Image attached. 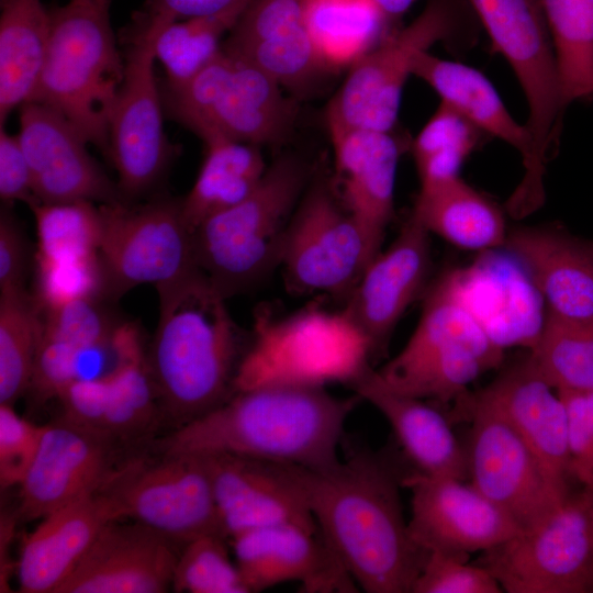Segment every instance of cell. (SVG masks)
<instances>
[{"mask_svg": "<svg viewBox=\"0 0 593 593\" xmlns=\"http://www.w3.org/2000/svg\"><path fill=\"white\" fill-rule=\"evenodd\" d=\"M292 468L318 532L358 588L412 593L428 551L410 534L392 466L353 448L324 470Z\"/></svg>", "mask_w": 593, "mask_h": 593, "instance_id": "obj_1", "label": "cell"}, {"mask_svg": "<svg viewBox=\"0 0 593 593\" xmlns=\"http://www.w3.org/2000/svg\"><path fill=\"white\" fill-rule=\"evenodd\" d=\"M361 399L325 388L239 391L164 438L163 455H232L324 470L335 466L345 423Z\"/></svg>", "mask_w": 593, "mask_h": 593, "instance_id": "obj_2", "label": "cell"}, {"mask_svg": "<svg viewBox=\"0 0 593 593\" xmlns=\"http://www.w3.org/2000/svg\"><path fill=\"white\" fill-rule=\"evenodd\" d=\"M156 290L159 318L147 361L161 412L178 427L235 394L250 342L200 269Z\"/></svg>", "mask_w": 593, "mask_h": 593, "instance_id": "obj_3", "label": "cell"}, {"mask_svg": "<svg viewBox=\"0 0 593 593\" xmlns=\"http://www.w3.org/2000/svg\"><path fill=\"white\" fill-rule=\"evenodd\" d=\"M312 177L304 159L282 155L248 197L197 226V266L226 299L280 266L292 216Z\"/></svg>", "mask_w": 593, "mask_h": 593, "instance_id": "obj_4", "label": "cell"}, {"mask_svg": "<svg viewBox=\"0 0 593 593\" xmlns=\"http://www.w3.org/2000/svg\"><path fill=\"white\" fill-rule=\"evenodd\" d=\"M109 0H69L49 10L45 65L32 101L65 116L109 153V126L124 78Z\"/></svg>", "mask_w": 593, "mask_h": 593, "instance_id": "obj_5", "label": "cell"}, {"mask_svg": "<svg viewBox=\"0 0 593 593\" xmlns=\"http://www.w3.org/2000/svg\"><path fill=\"white\" fill-rule=\"evenodd\" d=\"M490 38L492 49L506 59L522 87L529 114L525 124L533 156L510 195L522 212H535L546 199L547 164L557 153L566 110L550 31L540 0H469Z\"/></svg>", "mask_w": 593, "mask_h": 593, "instance_id": "obj_6", "label": "cell"}, {"mask_svg": "<svg viewBox=\"0 0 593 593\" xmlns=\"http://www.w3.org/2000/svg\"><path fill=\"white\" fill-rule=\"evenodd\" d=\"M479 20L469 0H426L406 26L391 30L349 69L326 109V123L395 130L402 92L415 56L441 43L454 54L473 48Z\"/></svg>", "mask_w": 593, "mask_h": 593, "instance_id": "obj_7", "label": "cell"}, {"mask_svg": "<svg viewBox=\"0 0 593 593\" xmlns=\"http://www.w3.org/2000/svg\"><path fill=\"white\" fill-rule=\"evenodd\" d=\"M502 358L503 348L465 302L457 275L449 273L427 293L406 345L378 372L401 393L447 403Z\"/></svg>", "mask_w": 593, "mask_h": 593, "instance_id": "obj_8", "label": "cell"}, {"mask_svg": "<svg viewBox=\"0 0 593 593\" xmlns=\"http://www.w3.org/2000/svg\"><path fill=\"white\" fill-rule=\"evenodd\" d=\"M371 362L366 337L342 310H305L278 320L259 315L235 393L267 385H348Z\"/></svg>", "mask_w": 593, "mask_h": 593, "instance_id": "obj_9", "label": "cell"}, {"mask_svg": "<svg viewBox=\"0 0 593 593\" xmlns=\"http://www.w3.org/2000/svg\"><path fill=\"white\" fill-rule=\"evenodd\" d=\"M166 104L204 144H277L289 136L298 115L295 101L275 79L223 49L189 80L167 87Z\"/></svg>", "mask_w": 593, "mask_h": 593, "instance_id": "obj_10", "label": "cell"}, {"mask_svg": "<svg viewBox=\"0 0 593 593\" xmlns=\"http://www.w3.org/2000/svg\"><path fill=\"white\" fill-rule=\"evenodd\" d=\"M593 489L570 491L551 511L485 550L478 564L508 593L593 592Z\"/></svg>", "mask_w": 593, "mask_h": 593, "instance_id": "obj_11", "label": "cell"}, {"mask_svg": "<svg viewBox=\"0 0 593 593\" xmlns=\"http://www.w3.org/2000/svg\"><path fill=\"white\" fill-rule=\"evenodd\" d=\"M379 239L340 202L334 188L313 177L292 216L280 266L296 293H349L380 253Z\"/></svg>", "mask_w": 593, "mask_h": 593, "instance_id": "obj_12", "label": "cell"}, {"mask_svg": "<svg viewBox=\"0 0 593 593\" xmlns=\"http://www.w3.org/2000/svg\"><path fill=\"white\" fill-rule=\"evenodd\" d=\"M99 257L108 299L119 300L139 284L157 287L199 269L181 199L119 201L99 204Z\"/></svg>", "mask_w": 593, "mask_h": 593, "instance_id": "obj_13", "label": "cell"}, {"mask_svg": "<svg viewBox=\"0 0 593 593\" xmlns=\"http://www.w3.org/2000/svg\"><path fill=\"white\" fill-rule=\"evenodd\" d=\"M103 489L115 500L124 518L174 542L184 545L208 534L225 536L203 456L163 455L153 465L134 461L118 468Z\"/></svg>", "mask_w": 593, "mask_h": 593, "instance_id": "obj_14", "label": "cell"}, {"mask_svg": "<svg viewBox=\"0 0 593 593\" xmlns=\"http://www.w3.org/2000/svg\"><path fill=\"white\" fill-rule=\"evenodd\" d=\"M155 25L138 16L109 126L108 155L125 201L152 190L161 180L172 156L155 76Z\"/></svg>", "mask_w": 593, "mask_h": 593, "instance_id": "obj_15", "label": "cell"}, {"mask_svg": "<svg viewBox=\"0 0 593 593\" xmlns=\"http://www.w3.org/2000/svg\"><path fill=\"white\" fill-rule=\"evenodd\" d=\"M456 402L472 422L467 449L470 483L521 528L567 496L571 490L564 493L550 483L525 441L479 391H468Z\"/></svg>", "mask_w": 593, "mask_h": 593, "instance_id": "obj_16", "label": "cell"}, {"mask_svg": "<svg viewBox=\"0 0 593 593\" xmlns=\"http://www.w3.org/2000/svg\"><path fill=\"white\" fill-rule=\"evenodd\" d=\"M402 483L412 492L410 534L428 552L468 558L521 529L507 513L461 479L414 473Z\"/></svg>", "mask_w": 593, "mask_h": 593, "instance_id": "obj_17", "label": "cell"}, {"mask_svg": "<svg viewBox=\"0 0 593 593\" xmlns=\"http://www.w3.org/2000/svg\"><path fill=\"white\" fill-rule=\"evenodd\" d=\"M19 110L18 137L38 202L125 201L118 183L90 155L87 139L65 116L35 101Z\"/></svg>", "mask_w": 593, "mask_h": 593, "instance_id": "obj_18", "label": "cell"}, {"mask_svg": "<svg viewBox=\"0 0 593 593\" xmlns=\"http://www.w3.org/2000/svg\"><path fill=\"white\" fill-rule=\"evenodd\" d=\"M114 444L64 417L45 425L37 452L20 484V517L43 518L102 490L118 470Z\"/></svg>", "mask_w": 593, "mask_h": 593, "instance_id": "obj_19", "label": "cell"}, {"mask_svg": "<svg viewBox=\"0 0 593 593\" xmlns=\"http://www.w3.org/2000/svg\"><path fill=\"white\" fill-rule=\"evenodd\" d=\"M203 457L226 537L278 525L318 530L291 465L232 455Z\"/></svg>", "mask_w": 593, "mask_h": 593, "instance_id": "obj_20", "label": "cell"}, {"mask_svg": "<svg viewBox=\"0 0 593 593\" xmlns=\"http://www.w3.org/2000/svg\"><path fill=\"white\" fill-rule=\"evenodd\" d=\"M429 268V233L410 215L391 246L370 262L342 309L366 337L372 361L385 354L394 327L424 288Z\"/></svg>", "mask_w": 593, "mask_h": 593, "instance_id": "obj_21", "label": "cell"}, {"mask_svg": "<svg viewBox=\"0 0 593 593\" xmlns=\"http://www.w3.org/2000/svg\"><path fill=\"white\" fill-rule=\"evenodd\" d=\"M249 592L295 581L302 592H356L358 585L321 533L295 525L260 527L231 538Z\"/></svg>", "mask_w": 593, "mask_h": 593, "instance_id": "obj_22", "label": "cell"}, {"mask_svg": "<svg viewBox=\"0 0 593 593\" xmlns=\"http://www.w3.org/2000/svg\"><path fill=\"white\" fill-rule=\"evenodd\" d=\"M109 523L56 593H161L172 586L174 541L137 522Z\"/></svg>", "mask_w": 593, "mask_h": 593, "instance_id": "obj_23", "label": "cell"}, {"mask_svg": "<svg viewBox=\"0 0 593 593\" xmlns=\"http://www.w3.org/2000/svg\"><path fill=\"white\" fill-rule=\"evenodd\" d=\"M305 0H253L223 51L302 94L331 71L321 60L304 22Z\"/></svg>", "mask_w": 593, "mask_h": 593, "instance_id": "obj_24", "label": "cell"}, {"mask_svg": "<svg viewBox=\"0 0 593 593\" xmlns=\"http://www.w3.org/2000/svg\"><path fill=\"white\" fill-rule=\"evenodd\" d=\"M504 247L527 271L546 315L593 324V243L559 228L524 226L508 231Z\"/></svg>", "mask_w": 593, "mask_h": 593, "instance_id": "obj_25", "label": "cell"}, {"mask_svg": "<svg viewBox=\"0 0 593 593\" xmlns=\"http://www.w3.org/2000/svg\"><path fill=\"white\" fill-rule=\"evenodd\" d=\"M532 450L550 483L569 492L568 415L528 357L479 390Z\"/></svg>", "mask_w": 593, "mask_h": 593, "instance_id": "obj_26", "label": "cell"}, {"mask_svg": "<svg viewBox=\"0 0 593 593\" xmlns=\"http://www.w3.org/2000/svg\"><path fill=\"white\" fill-rule=\"evenodd\" d=\"M343 205L379 239L393 216L399 159L410 143L393 131L327 124Z\"/></svg>", "mask_w": 593, "mask_h": 593, "instance_id": "obj_27", "label": "cell"}, {"mask_svg": "<svg viewBox=\"0 0 593 593\" xmlns=\"http://www.w3.org/2000/svg\"><path fill=\"white\" fill-rule=\"evenodd\" d=\"M122 518L120 506L104 489L41 518L22 545L16 571L19 591L56 593L101 530Z\"/></svg>", "mask_w": 593, "mask_h": 593, "instance_id": "obj_28", "label": "cell"}, {"mask_svg": "<svg viewBox=\"0 0 593 593\" xmlns=\"http://www.w3.org/2000/svg\"><path fill=\"white\" fill-rule=\"evenodd\" d=\"M348 387L384 416L415 473L469 477L467 449L454 434L448 416L436 406L392 389L372 365Z\"/></svg>", "mask_w": 593, "mask_h": 593, "instance_id": "obj_29", "label": "cell"}, {"mask_svg": "<svg viewBox=\"0 0 593 593\" xmlns=\"http://www.w3.org/2000/svg\"><path fill=\"white\" fill-rule=\"evenodd\" d=\"M412 75L426 82L439 96L441 103L460 113L485 135L518 150L524 170L529 166L533 142L527 126L517 123L481 71L425 51L415 56Z\"/></svg>", "mask_w": 593, "mask_h": 593, "instance_id": "obj_30", "label": "cell"}, {"mask_svg": "<svg viewBox=\"0 0 593 593\" xmlns=\"http://www.w3.org/2000/svg\"><path fill=\"white\" fill-rule=\"evenodd\" d=\"M411 216L429 234L468 250L504 246V213L490 198L455 176L419 187Z\"/></svg>", "mask_w": 593, "mask_h": 593, "instance_id": "obj_31", "label": "cell"}, {"mask_svg": "<svg viewBox=\"0 0 593 593\" xmlns=\"http://www.w3.org/2000/svg\"><path fill=\"white\" fill-rule=\"evenodd\" d=\"M111 348L116 362L105 374L108 396L101 435L113 443L137 439L154 429L163 412L136 325L120 323Z\"/></svg>", "mask_w": 593, "mask_h": 593, "instance_id": "obj_32", "label": "cell"}, {"mask_svg": "<svg viewBox=\"0 0 593 593\" xmlns=\"http://www.w3.org/2000/svg\"><path fill=\"white\" fill-rule=\"evenodd\" d=\"M0 16V125L31 102L46 60L51 14L41 0H9Z\"/></svg>", "mask_w": 593, "mask_h": 593, "instance_id": "obj_33", "label": "cell"}, {"mask_svg": "<svg viewBox=\"0 0 593 593\" xmlns=\"http://www.w3.org/2000/svg\"><path fill=\"white\" fill-rule=\"evenodd\" d=\"M205 146L197 179L181 199L182 212L192 232L206 217L248 197L267 169L258 145L217 139Z\"/></svg>", "mask_w": 593, "mask_h": 593, "instance_id": "obj_34", "label": "cell"}, {"mask_svg": "<svg viewBox=\"0 0 593 593\" xmlns=\"http://www.w3.org/2000/svg\"><path fill=\"white\" fill-rule=\"evenodd\" d=\"M304 22L331 72L349 69L391 31L372 0H305Z\"/></svg>", "mask_w": 593, "mask_h": 593, "instance_id": "obj_35", "label": "cell"}, {"mask_svg": "<svg viewBox=\"0 0 593 593\" xmlns=\"http://www.w3.org/2000/svg\"><path fill=\"white\" fill-rule=\"evenodd\" d=\"M253 0L243 1L213 15L161 23L141 18L156 27L154 51L163 66L167 87H177L210 64L223 49V38L231 33Z\"/></svg>", "mask_w": 593, "mask_h": 593, "instance_id": "obj_36", "label": "cell"}, {"mask_svg": "<svg viewBox=\"0 0 593 593\" xmlns=\"http://www.w3.org/2000/svg\"><path fill=\"white\" fill-rule=\"evenodd\" d=\"M564 102L593 100V0H540Z\"/></svg>", "mask_w": 593, "mask_h": 593, "instance_id": "obj_37", "label": "cell"}, {"mask_svg": "<svg viewBox=\"0 0 593 593\" xmlns=\"http://www.w3.org/2000/svg\"><path fill=\"white\" fill-rule=\"evenodd\" d=\"M43 328L42 309L27 291L0 295V404L13 405L30 388Z\"/></svg>", "mask_w": 593, "mask_h": 593, "instance_id": "obj_38", "label": "cell"}, {"mask_svg": "<svg viewBox=\"0 0 593 593\" xmlns=\"http://www.w3.org/2000/svg\"><path fill=\"white\" fill-rule=\"evenodd\" d=\"M527 357L557 391H593V324L545 315Z\"/></svg>", "mask_w": 593, "mask_h": 593, "instance_id": "obj_39", "label": "cell"}, {"mask_svg": "<svg viewBox=\"0 0 593 593\" xmlns=\"http://www.w3.org/2000/svg\"><path fill=\"white\" fill-rule=\"evenodd\" d=\"M489 137L440 102L410 143L421 187L459 176L466 159Z\"/></svg>", "mask_w": 593, "mask_h": 593, "instance_id": "obj_40", "label": "cell"}, {"mask_svg": "<svg viewBox=\"0 0 593 593\" xmlns=\"http://www.w3.org/2000/svg\"><path fill=\"white\" fill-rule=\"evenodd\" d=\"M29 208L36 225V261H60L99 255V204L90 201L36 202Z\"/></svg>", "mask_w": 593, "mask_h": 593, "instance_id": "obj_41", "label": "cell"}, {"mask_svg": "<svg viewBox=\"0 0 593 593\" xmlns=\"http://www.w3.org/2000/svg\"><path fill=\"white\" fill-rule=\"evenodd\" d=\"M225 538L220 534H208L184 544L174 571L175 591L250 593L236 562L230 557Z\"/></svg>", "mask_w": 593, "mask_h": 593, "instance_id": "obj_42", "label": "cell"}, {"mask_svg": "<svg viewBox=\"0 0 593 593\" xmlns=\"http://www.w3.org/2000/svg\"><path fill=\"white\" fill-rule=\"evenodd\" d=\"M104 298H81L42 310L43 331L60 338L82 355L111 346L115 323Z\"/></svg>", "mask_w": 593, "mask_h": 593, "instance_id": "obj_43", "label": "cell"}, {"mask_svg": "<svg viewBox=\"0 0 593 593\" xmlns=\"http://www.w3.org/2000/svg\"><path fill=\"white\" fill-rule=\"evenodd\" d=\"M36 294L42 310L81 298H107L99 255L60 261H36Z\"/></svg>", "mask_w": 593, "mask_h": 593, "instance_id": "obj_44", "label": "cell"}, {"mask_svg": "<svg viewBox=\"0 0 593 593\" xmlns=\"http://www.w3.org/2000/svg\"><path fill=\"white\" fill-rule=\"evenodd\" d=\"M467 557L429 551L412 593H500L502 588L484 567Z\"/></svg>", "mask_w": 593, "mask_h": 593, "instance_id": "obj_45", "label": "cell"}, {"mask_svg": "<svg viewBox=\"0 0 593 593\" xmlns=\"http://www.w3.org/2000/svg\"><path fill=\"white\" fill-rule=\"evenodd\" d=\"M43 426L21 417L10 404H0V483L20 485L37 452Z\"/></svg>", "mask_w": 593, "mask_h": 593, "instance_id": "obj_46", "label": "cell"}, {"mask_svg": "<svg viewBox=\"0 0 593 593\" xmlns=\"http://www.w3.org/2000/svg\"><path fill=\"white\" fill-rule=\"evenodd\" d=\"M82 354L69 343L42 328L29 390L40 401L59 398L77 378Z\"/></svg>", "mask_w": 593, "mask_h": 593, "instance_id": "obj_47", "label": "cell"}, {"mask_svg": "<svg viewBox=\"0 0 593 593\" xmlns=\"http://www.w3.org/2000/svg\"><path fill=\"white\" fill-rule=\"evenodd\" d=\"M568 415L569 474L593 489V391H557Z\"/></svg>", "mask_w": 593, "mask_h": 593, "instance_id": "obj_48", "label": "cell"}, {"mask_svg": "<svg viewBox=\"0 0 593 593\" xmlns=\"http://www.w3.org/2000/svg\"><path fill=\"white\" fill-rule=\"evenodd\" d=\"M0 198L4 203L38 202L33 190L32 174L18 134L0 126Z\"/></svg>", "mask_w": 593, "mask_h": 593, "instance_id": "obj_49", "label": "cell"}, {"mask_svg": "<svg viewBox=\"0 0 593 593\" xmlns=\"http://www.w3.org/2000/svg\"><path fill=\"white\" fill-rule=\"evenodd\" d=\"M27 243L12 213L2 208L0 213V291L24 290L27 267Z\"/></svg>", "mask_w": 593, "mask_h": 593, "instance_id": "obj_50", "label": "cell"}, {"mask_svg": "<svg viewBox=\"0 0 593 593\" xmlns=\"http://www.w3.org/2000/svg\"><path fill=\"white\" fill-rule=\"evenodd\" d=\"M248 0H149L143 15L169 23L222 13Z\"/></svg>", "mask_w": 593, "mask_h": 593, "instance_id": "obj_51", "label": "cell"}, {"mask_svg": "<svg viewBox=\"0 0 593 593\" xmlns=\"http://www.w3.org/2000/svg\"><path fill=\"white\" fill-rule=\"evenodd\" d=\"M414 1L415 0H372L391 30L399 27V21Z\"/></svg>", "mask_w": 593, "mask_h": 593, "instance_id": "obj_52", "label": "cell"}, {"mask_svg": "<svg viewBox=\"0 0 593 593\" xmlns=\"http://www.w3.org/2000/svg\"><path fill=\"white\" fill-rule=\"evenodd\" d=\"M591 511H592V521H593V496H592V507H591Z\"/></svg>", "mask_w": 593, "mask_h": 593, "instance_id": "obj_53", "label": "cell"}, {"mask_svg": "<svg viewBox=\"0 0 593 593\" xmlns=\"http://www.w3.org/2000/svg\"><path fill=\"white\" fill-rule=\"evenodd\" d=\"M7 1H9V0H1V4H3V3L7 2Z\"/></svg>", "mask_w": 593, "mask_h": 593, "instance_id": "obj_54", "label": "cell"}, {"mask_svg": "<svg viewBox=\"0 0 593 593\" xmlns=\"http://www.w3.org/2000/svg\"><path fill=\"white\" fill-rule=\"evenodd\" d=\"M109 1H111V0H109Z\"/></svg>", "mask_w": 593, "mask_h": 593, "instance_id": "obj_55", "label": "cell"}]
</instances>
